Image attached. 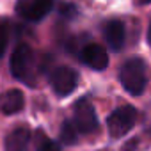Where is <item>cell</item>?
<instances>
[{
  "instance_id": "2",
  "label": "cell",
  "mask_w": 151,
  "mask_h": 151,
  "mask_svg": "<svg viewBox=\"0 0 151 151\" xmlns=\"http://www.w3.org/2000/svg\"><path fill=\"white\" fill-rule=\"evenodd\" d=\"M34 69V52L29 45H20L11 55V73L14 75V78L23 80L27 84H34L32 71Z\"/></svg>"
},
{
  "instance_id": "14",
  "label": "cell",
  "mask_w": 151,
  "mask_h": 151,
  "mask_svg": "<svg viewBox=\"0 0 151 151\" xmlns=\"http://www.w3.org/2000/svg\"><path fill=\"white\" fill-rule=\"evenodd\" d=\"M60 13H62V16L66 14L68 18H71V16L75 14V9H73L71 6H62V7H60Z\"/></svg>"
},
{
  "instance_id": "4",
  "label": "cell",
  "mask_w": 151,
  "mask_h": 151,
  "mask_svg": "<svg viewBox=\"0 0 151 151\" xmlns=\"http://www.w3.org/2000/svg\"><path fill=\"white\" fill-rule=\"evenodd\" d=\"M73 124L78 130V133H93L98 128V117L94 107L87 100H80L73 109Z\"/></svg>"
},
{
  "instance_id": "3",
  "label": "cell",
  "mask_w": 151,
  "mask_h": 151,
  "mask_svg": "<svg viewBox=\"0 0 151 151\" xmlns=\"http://www.w3.org/2000/svg\"><path fill=\"white\" fill-rule=\"evenodd\" d=\"M135 121H137V110H135L133 107H130V105H124V107L116 109V110L109 116L107 126H109L110 135L117 139V137L126 135V133L133 128Z\"/></svg>"
},
{
  "instance_id": "8",
  "label": "cell",
  "mask_w": 151,
  "mask_h": 151,
  "mask_svg": "<svg viewBox=\"0 0 151 151\" xmlns=\"http://www.w3.org/2000/svg\"><path fill=\"white\" fill-rule=\"evenodd\" d=\"M124 25L119 20H110L103 25V37L112 50H121L124 45Z\"/></svg>"
},
{
  "instance_id": "7",
  "label": "cell",
  "mask_w": 151,
  "mask_h": 151,
  "mask_svg": "<svg viewBox=\"0 0 151 151\" xmlns=\"http://www.w3.org/2000/svg\"><path fill=\"white\" fill-rule=\"evenodd\" d=\"M80 60L86 66L98 69V71H101L109 66V55H107L105 48H101L100 45H93V43L84 46V50L80 52Z\"/></svg>"
},
{
  "instance_id": "15",
  "label": "cell",
  "mask_w": 151,
  "mask_h": 151,
  "mask_svg": "<svg viewBox=\"0 0 151 151\" xmlns=\"http://www.w3.org/2000/svg\"><path fill=\"white\" fill-rule=\"evenodd\" d=\"M146 37H147V43L151 45V23H149V29H147V36Z\"/></svg>"
},
{
  "instance_id": "12",
  "label": "cell",
  "mask_w": 151,
  "mask_h": 151,
  "mask_svg": "<svg viewBox=\"0 0 151 151\" xmlns=\"http://www.w3.org/2000/svg\"><path fill=\"white\" fill-rule=\"evenodd\" d=\"M36 146H37V151H60V146H59L57 142L50 140L48 137H45L41 132L37 133V142H36Z\"/></svg>"
},
{
  "instance_id": "6",
  "label": "cell",
  "mask_w": 151,
  "mask_h": 151,
  "mask_svg": "<svg viewBox=\"0 0 151 151\" xmlns=\"http://www.w3.org/2000/svg\"><path fill=\"white\" fill-rule=\"evenodd\" d=\"M77 71H73L71 68L68 66H60L57 68L52 77H50V82H52V87L55 91V94L59 96H68L75 91V87H77Z\"/></svg>"
},
{
  "instance_id": "1",
  "label": "cell",
  "mask_w": 151,
  "mask_h": 151,
  "mask_svg": "<svg viewBox=\"0 0 151 151\" xmlns=\"http://www.w3.org/2000/svg\"><path fill=\"white\" fill-rule=\"evenodd\" d=\"M119 80L130 94H133V96L142 94L144 89H146V82H147L144 60L139 59V57L128 59L119 68Z\"/></svg>"
},
{
  "instance_id": "5",
  "label": "cell",
  "mask_w": 151,
  "mask_h": 151,
  "mask_svg": "<svg viewBox=\"0 0 151 151\" xmlns=\"http://www.w3.org/2000/svg\"><path fill=\"white\" fill-rule=\"evenodd\" d=\"M53 2L55 0H18L16 13L29 22H37L52 11Z\"/></svg>"
},
{
  "instance_id": "13",
  "label": "cell",
  "mask_w": 151,
  "mask_h": 151,
  "mask_svg": "<svg viewBox=\"0 0 151 151\" xmlns=\"http://www.w3.org/2000/svg\"><path fill=\"white\" fill-rule=\"evenodd\" d=\"M6 45H7V32H6V25L0 22V57L6 52Z\"/></svg>"
},
{
  "instance_id": "16",
  "label": "cell",
  "mask_w": 151,
  "mask_h": 151,
  "mask_svg": "<svg viewBox=\"0 0 151 151\" xmlns=\"http://www.w3.org/2000/svg\"><path fill=\"white\" fill-rule=\"evenodd\" d=\"M137 2H139L140 6H146V4H149V2H151V0H137Z\"/></svg>"
},
{
  "instance_id": "9",
  "label": "cell",
  "mask_w": 151,
  "mask_h": 151,
  "mask_svg": "<svg viewBox=\"0 0 151 151\" xmlns=\"http://www.w3.org/2000/svg\"><path fill=\"white\" fill-rule=\"evenodd\" d=\"M6 151H30V132L27 126H16L7 135Z\"/></svg>"
},
{
  "instance_id": "11",
  "label": "cell",
  "mask_w": 151,
  "mask_h": 151,
  "mask_svg": "<svg viewBox=\"0 0 151 151\" xmlns=\"http://www.w3.org/2000/svg\"><path fill=\"white\" fill-rule=\"evenodd\" d=\"M78 130L75 128V124H73V121H64V124H62V128H60V142L62 144H68V146H71V144H75L78 140Z\"/></svg>"
},
{
  "instance_id": "10",
  "label": "cell",
  "mask_w": 151,
  "mask_h": 151,
  "mask_svg": "<svg viewBox=\"0 0 151 151\" xmlns=\"http://www.w3.org/2000/svg\"><path fill=\"white\" fill-rule=\"evenodd\" d=\"M25 105V98H23V93L18 91V89H13V91H7L2 100H0V110L4 114L11 116V114H16L23 109Z\"/></svg>"
}]
</instances>
